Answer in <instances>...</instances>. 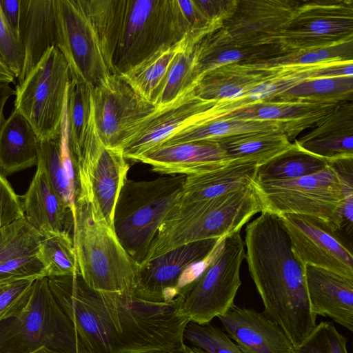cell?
Segmentation results:
<instances>
[{"mask_svg":"<svg viewBox=\"0 0 353 353\" xmlns=\"http://www.w3.org/2000/svg\"><path fill=\"white\" fill-rule=\"evenodd\" d=\"M14 94L15 90L10 85V83L0 81V129L6 120L3 114L6 103Z\"/></svg>","mask_w":353,"mask_h":353,"instance_id":"obj_46","label":"cell"},{"mask_svg":"<svg viewBox=\"0 0 353 353\" xmlns=\"http://www.w3.org/2000/svg\"><path fill=\"white\" fill-rule=\"evenodd\" d=\"M194 87L172 103L157 108L141 123L122 148L126 159L135 161L172 135L201 121L203 112L212 103L199 99Z\"/></svg>","mask_w":353,"mask_h":353,"instance_id":"obj_15","label":"cell"},{"mask_svg":"<svg viewBox=\"0 0 353 353\" xmlns=\"http://www.w3.org/2000/svg\"><path fill=\"white\" fill-rule=\"evenodd\" d=\"M294 143L327 161L353 158L352 102L341 103L328 117Z\"/></svg>","mask_w":353,"mask_h":353,"instance_id":"obj_21","label":"cell"},{"mask_svg":"<svg viewBox=\"0 0 353 353\" xmlns=\"http://www.w3.org/2000/svg\"><path fill=\"white\" fill-rule=\"evenodd\" d=\"M181 47L179 44L161 50L120 75L140 96L152 102L156 90Z\"/></svg>","mask_w":353,"mask_h":353,"instance_id":"obj_35","label":"cell"},{"mask_svg":"<svg viewBox=\"0 0 353 353\" xmlns=\"http://www.w3.org/2000/svg\"><path fill=\"white\" fill-rule=\"evenodd\" d=\"M56 47L70 79L95 88L110 74L96 31L79 0H55Z\"/></svg>","mask_w":353,"mask_h":353,"instance_id":"obj_11","label":"cell"},{"mask_svg":"<svg viewBox=\"0 0 353 353\" xmlns=\"http://www.w3.org/2000/svg\"><path fill=\"white\" fill-rule=\"evenodd\" d=\"M261 211L254 182L212 199L178 202L161 224L142 263L180 246L241 230Z\"/></svg>","mask_w":353,"mask_h":353,"instance_id":"obj_4","label":"cell"},{"mask_svg":"<svg viewBox=\"0 0 353 353\" xmlns=\"http://www.w3.org/2000/svg\"><path fill=\"white\" fill-rule=\"evenodd\" d=\"M347 342L332 322L322 321L300 345L293 347V353H348Z\"/></svg>","mask_w":353,"mask_h":353,"instance_id":"obj_39","label":"cell"},{"mask_svg":"<svg viewBox=\"0 0 353 353\" xmlns=\"http://www.w3.org/2000/svg\"><path fill=\"white\" fill-rule=\"evenodd\" d=\"M245 254L241 230L221 239L202 272L175 298L189 321L210 323L234 304L241 285L240 268Z\"/></svg>","mask_w":353,"mask_h":353,"instance_id":"obj_8","label":"cell"},{"mask_svg":"<svg viewBox=\"0 0 353 353\" xmlns=\"http://www.w3.org/2000/svg\"><path fill=\"white\" fill-rule=\"evenodd\" d=\"M148 353H196L190 347L184 343V345L178 349L172 350V351H157V352H151Z\"/></svg>","mask_w":353,"mask_h":353,"instance_id":"obj_48","label":"cell"},{"mask_svg":"<svg viewBox=\"0 0 353 353\" xmlns=\"http://www.w3.org/2000/svg\"><path fill=\"white\" fill-rule=\"evenodd\" d=\"M279 216L293 252L304 265H311L353 279L352 252L326 221L297 214Z\"/></svg>","mask_w":353,"mask_h":353,"instance_id":"obj_14","label":"cell"},{"mask_svg":"<svg viewBox=\"0 0 353 353\" xmlns=\"http://www.w3.org/2000/svg\"><path fill=\"white\" fill-rule=\"evenodd\" d=\"M353 77L304 80L270 101L341 103L352 101Z\"/></svg>","mask_w":353,"mask_h":353,"instance_id":"obj_31","label":"cell"},{"mask_svg":"<svg viewBox=\"0 0 353 353\" xmlns=\"http://www.w3.org/2000/svg\"><path fill=\"white\" fill-rule=\"evenodd\" d=\"M19 37L24 58L18 83L57 43L55 0H21Z\"/></svg>","mask_w":353,"mask_h":353,"instance_id":"obj_20","label":"cell"},{"mask_svg":"<svg viewBox=\"0 0 353 353\" xmlns=\"http://www.w3.org/2000/svg\"><path fill=\"white\" fill-rule=\"evenodd\" d=\"M73 243L79 274L91 288L133 293L139 265L128 254L114 230L84 201L75 203Z\"/></svg>","mask_w":353,"mask_h":353,"instance_id":"obj_5","label":"cell"},{"mask_svg":"<svg viewBox=\"0 0 353 353\" xmlns=\"http://www.w3.org/2000/svg\"><path fill=\"white\" fill-rule=\"evenodd\" d=\"M84 353L72 323L61 309L47 277L34 281L28 300L17 314L0 321V353H32L41 347Z\"/></svg>","mask_w":353,"mask_h":353,"instance_id":"obj_7","label":"cell"},{"mask_svg":"<svg viewBox=\"0 0 353 353\" xmlns=\"http://www.w3.org/2000/svg\"><path fill=\"white\" fill-rule=\"evenodd\" d=\"M232 159H244L265 163L293 146L281 130L246 132L214 139Z\"/></svg>","mask_w":353,"mask_h":353,"instance_id":"obj_28","label":"cell"},{"mask_svg":"<svg viewBox=\"0 0 353 353\" xmlns=\"http://www.w3.org/2000/svg\"><path fill=\"white\" fill-rule=\"evenodd\" d=\"M245 259L268 316L300 345L316 326L305 278V265L293 252L281 216L267 210L245 228Z\"/></svg>","mask_w":353,"mask_h":353,"instance_id":"obj_2","label":"cell"},{"mask_svg":"<svg viewBox=\"0 0 353 353\" xmlns=\"http://www.w3.org/2000/svg\"><path fill=\"white\" fill-rule=\"evenodd\" d=\"M262 211L278 215L297 214L315 216L330 223L336 216L345 196L337 171L330 162L323 170L296 179L255 182Z\"/></svg>","mask_w":353,"mask_h":353,"instance_id":"obj_10","label":"cell"},{"mask_svg":"<svg viewBox=\"0 0 353 353\" xmlns=\"http://www.w3.org/2000/svg\"><path fill=\"white\" fill-rule=\"evenodd\" d=\"M259 166L256 161L237 159L210 171L186 175L179 202L210 199L249 185Z\"/></svg>","mask_w":353,"mask_h":353,"instance_id":"obj_24","label":"cell"},{"mask_svg":"<svg viewBox=\"0 0 353 353\" xmlns=\"http://www.w3.org/2000/svg\"><path fill=\"white\" fill-rule=\"evenodd\" d=\"M46 277L79 273L77 254L70 233L61 232L43 236L37 252Z\"/></svg>","mask_w":353,"mask_h":353,"instance_id":"obj_34","label":"cell"},{"mask_svg":"<svg viewBox=\"0 0 353 353\" xmlns=\"http://www.w3.org/2000/svg\"><path fill=\"white\" fill-rule=\"evenodd\" d=\"M268 130H281L283 132V126L281 123L273 121L238 119H213L189 126L170 137L161 145L204 139L214 140L246 132Z\"/></svg>","mask_w":353,"mask_h":353,"instance_id":"obj_29","label":"cell"},{"mask_svg":"<svg viewBox=\"0 0 353 353\" xmlns=\"http://www.w3.org/2000/svg\"><path fill=\"white\" fill-rule=\"evenodd\" d=\"M22 204L26 220L42 236L61 232L70 233L73 229L72 211L54 191L39 159Z\"/></svg>","mask_w":353,"mask_h":353,"instance_id":"obj_19","label":"cell"},{"mask_svg":"<svg viewBox=\"0 0 353 353\" xmlns=\"http://www.w3.org/2000/svg\"><path fill=\"white\" fill-rule=\"evenodd\" d=\"M195 84L194 49H183L181 47L156 90L152 102L157 108L167 106Z\"/></svg>","mask_w":353,"mask_h":353,"instance_id":"obj_33","label":"cell"},{"mask_svg":"<svg viewBox=\"0 0 353 353\" xmlns=\"http://www.w3.org/2000/svg\"><path fill=\"white\" fill-rule=\"evenodd\" d=\"M283 34V43L294 42L296 51L326 47L352 39V17L331 13L294 16Z\"/></svg>","mask_w":353,"mask_h":353,"instance_id":"obj_25","label":"cell"},{"mask_svg":"<svg viewBox=\"0 0 353 353\" xmlns=\"http://www.w3.org/2000/svg\"><path fill=\"white\" fill-rule=\"evenodd\" d=\"M33 279L46 277L37 254L12 258L0 265V278Z\"/></svg>","mask_w":353,"mask_h":353,"instance_id":"obj_43","label":"cell"},{"mask_svg":"<svg viewBox=\"0 0 353 353\" xmlns=\"http://www.w3.org/2000/svg\"><path fill=\"white\" fill-rule=\"evenodd\" d=\"M70 82L68 63L52 46L16 86L14 108L30 123L39 143L59 137Z\"/></svg>","mask_w":353,"mask_h":353,"instance_id":"obj_9","label":"cell"},{"mask_svg":"<svg viewBox=\"0 0 353 353\" xmlns=\"http://www.w3.org/2000/svg\"><path fill=\"white\" fill-rule=\"evenodd\" d=\"M305 278L312 313L328 316L352 332L353 279L308 264Z\"/></svg>","mask_w":353,"mask_h":353,"instance_id":"obj_18","label":"cell"},{"mask_svg":"<svg viewBox=\"0 0 353 353\" xmlns=\"http://www.w3.org/2000/svg\"><path fill=\"white\" fill-rule=\"evenodd\" d=\"M39 146L34 129L14 108L0 129V173L6 176L37 165Z\"/></svg>","mask_w":353,"mask_h":353,"instance_id":"obj_26","label":"cell"},{"mask_svg":"<svg viewBox=\"0 0 353 353\" xmlns=\"http://www.w3.org/2000/svg\"><path fill=\"white\" fill-rule=\"evenodd\" d=\"M221 239L188 243L139 265L134 295L154 303L174 300L202 272Z\"/></svg>","mask_w":353,"mask_h":353,"instance_id":"obj_12","label":"cell"},{"mask_svg":"<svg viewBox=\"0 0 353 353\" xmlns=\"http://www.w3.org/2000/svg\"><path fill=\"white\" fill-rule=\"evenodd\" d=\"M328 165L326 160L293 146L283 154L258 167L255 182L296 179L314 174Z\"/></svg>","mask_w":353,"mask_h":353,"instance_id":"obj_30","label":"cell"},{"mask_svg":"<svg viewBox=\"0 0 353 353\" xmlns=\"http://www.w3.org/2000/svg\"><path fill=\"white\" fill-rule=\"evenodd\" d=\"M125 159L122 149L105 146L90 171L86 197L81 200L112 228L115 205L129 170Z\"/></svg>","mask_w":353,"mask_h":353,"instance_id":"obj_23","label":"cell"},{"mask_svg":"<svg viewBox=\"0 0 353 353\" xmlns=\"http://www.w3.org/2000/svg\"><path fill=\"white\" fill-rule=\"evenodd\" d=\"M24 52L20 39L6 21L0 8V61L18 78L22 71Z\"/></svg>","mask_w":353,"mask_h":353,"instance_id":"obj_42","label":"cell"},{"mask_svg":"<svg viewBox=\"0 0 353 353\" xmlns=\"http://www.w3.org/2000/svg\"><path fill=\"white\" fill-rule=\"evenodd\" d=\"M232 160L217 141L204 139L161 145L135 161L150 165L154 172L161 174L189 175L221 168Z\"/></svg>","mask_w":353,"mask_h":353,"instance_id":"obj_16","label":"cell"},{"mask_svg":"<svg viewBox=\"0 0 353 353\" xmlns=\"http://www.w3.org/2000/svg\"><path fill=\"white\" fill-rule=\"evenodd\" d=\"M183 340L196 353H247L223 330L210 323L189 321L184 330Z\"/></svg>","mask_w":353,"mask_h":353,"instance_id":"obj_37","label":"cell"},{"mask_svg":"<svg viewBox=\"0 0 353 353\" xmlns=\"http://www.w3.org/2000/svg\"><path fill=\"white\" fill-rule=\"evenodd\" d=\"M47 279L84 353L172 351L185 343L189 319L181 312L176 299L154 303L131 292L95 290L79 273Z\"/></svg>","mask_w":353,"mask_h":353,"instance_id":"obj_1","label":"cell"},{"mask_svg":"<svg viewBox=\"0 0 353 353\" xmlns=\"http://www.w3.org/2000/svg\"><path fill=\"white\" fill-rule=\"evenodd\" d=\"M0 8L8 24L13 32L20 39L21 0H0Z\"/></svg>","mask_w":353,"mask_h":353,"instance_id":"obj_45","label":"cell"},{"mask_svg":"<svg viewBox=\"0 0 353 353\" xmlns=\"http://www.w3.org/2000/svg\"><path fill=\"white\" fill-rule=\"evenodd\" d=\"M92 99L96 129L108 148L122 149L141 123L157 110L120 74H110L92 88Z\"/></svg>","mask_w":353,"mask_h":353,"instance_id":"obj_13","label":"cell"},{"mask_svg":"<svg viewBox=\"0 0 353 353\" xmlns=\"http://www.w3.org/2000/svg\"><path fill=\"white\" fill-rule=\"evenodd\" d=\"M185 176L125 179L115 205L112 226L123 248L139 265L161 224L180 200Z\"/></svg>","mask_w":353,"mask_h":353,"instance_id":"obj_6","label":"cell"},{"mask_svg":"<svg viewBox=\"0 0 353 353\" xmlns=\"http://www.w3.org/2000/svg\"><path fill=\"white\" fill-rule=\"evenodd\" d=\"M92 108V88L70 79L68 90L66 117L68 142L72 163L79 157Z\"/></svg>","mask_w":353,"mask_h":353,"instance_id":"obj_32","label":"cell"},{"mask_svg":"<svg viewBox=\"0 0 353 353\" xmlns=\"http://www.w3.org/2000/svg\"><path fill=\"white\" fill-rule=\"evenodd\" d=\"M218 319L226 334L247 353H293L285 332L263 312L233 304Z\"/></svg>","mask_w":353,"mask_h":353,"instance_id":"obj_17","label":"cell"},{"mask_svg":"<svg viewBox=\"0 0 353 353\" xmlns=\"http://www.w3.org/2000/svg\"><path fill=\"white\" fill-rule=\"evenodd\" d=\"M177 3L186 27V35L181 46L183 49H194L205 37L217 30L219 27L205 17L194 0H177Z\"/></svg>","mask_w":353,"mask_h":353,"instance_id":"obj_40","label":"cell"},{"mask_svg":"<svg viewBox=\"0 0 353 353\" xmlns=\"http://www.w3.org/2000/svg\"><path fill=\"white\" fill-rule=\"evenodd\" d=\"M34 281L33 279L0 278V321L23 309L30 296Z\"/></svg>","mask_w":353,"mask_h":353,"instance_id":"obj_41","label":"cell"},{"mask_svg":"<svg viewBox=\"0 0 353 353\" xmlns=\"http://www.w3.org/2000/svg\"><path fill=\"white\" fill-rule=\"evenodd\" d=\"M32 353H64V352L55 351V350H51L50 348H48L47 347L43 346V347H41L39 349L34 350Z\"/></svg>","mask_w":353,"mask_h":353,"instance_id":"obj_49","label":"cell"},{"mask_svg":"<svg viewBox=\"0 0 353 353\" xmlns=\"http://www.w3.org/2000/svg\"><path fill=\"white\" fill-rule=\"evenodd\" d=\"M340 103L267 101L235 110L221 119L277 121L283 125V132L290 140L324 120Z\"/></svg>","mask_w":353,"mask_h":353,"instance_id":"obj_22","label":"cell"},{"mask_svg":"<svg viewBox=\"0 0 353 353\" xmlns=\"http://www.w3.org/2000/svg\"><path fill=\"white\" fill-rule=\"evenodd\" d=\"M24 216L22 201L0 173V229Z\"/></svg>","mask_w":353,"mask_h":353,"instance_id":"obj_44","label":"cell"},{"mask_svg":"<svg viewBox=\"0 0 353 353\" xmlns=\"http://www.w3.org/2000/svg\"><path fill=\"white\" fill-rule=\"evenodd\" d=\"M14 79V74L0 61V81L10 83H13Z\"/></svg>","mask_w":353,"mask_h":353,"instance_id":"obj_47","label":"cell"},{"mask_svg":"<svg viewBox=\"0 0 353 353\" xmlns=\"http://www.w3.org/2000/svg\"><path fill=\"white\" fill-rule=\"evenodd\" d=\"M110 74H122L186 35L177 0H81Z\"/></svg>","mask_w":353,"mask_h":353,"instance_id":"obj_3","label":"cell"},{"mask_svg":"<svg viewBox=\"0 0 353 353\" xmlns=\"http://www.w3.org/2000/svg\"><path fill=\"white\" fill-rule=\"evenodd\" d=\"M42 235L25 216L0 229V265L15 257L36 254Z\"/></svg>","mask_w":353,"mask_h":353,"instance_id":"obj_36","label":"cell"},{"mask_svg":"<svg viewBox=\"0 0 353 353\" xmlns=\"http://www.w3.org/2000/svg\"><path fill=\"white\" fill-rule=\"evenodd\" d=\"M39 159L44 165L52 188L75 216L77 186L68 142L66 105L58 139L39 143Z\"/></svg>","mask_w":353,"mask_h":353,"instance_id":"obj_27","label":"cell"},{"mask_svg":"<svg viewBox=\"0 0 353 353\" xmlns=\"http://www.w3.org/2000/svg\"><path fill=\"white\" fill-rule=\"evenodd\" d=\"M350 60H352V39L326 47L292 52L291 54L273 57L263 62L272 65L305 66Z\"/></svg>","mask_w":353,"mask_h":353,"instance_id":"obj_38","label":"cell"}]
</instances>
